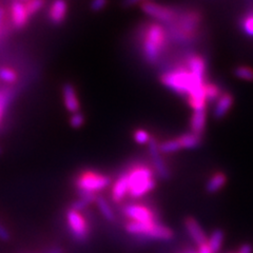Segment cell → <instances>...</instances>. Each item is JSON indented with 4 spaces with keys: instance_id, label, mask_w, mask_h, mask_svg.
I'll return each mask as SVG.
<instances>
[{
    "instance_id": "4fadbf2b",
    "label": "cell",
    "mask_w": 253,
    "mask_h": 253,
    "mask_svg": "<svg viewBox=\"0 0 253 253\" xmlns=\"http://www.w3.org/2000/svg\"><path fill=\"white\" fill-rule=\"evenodd\" d=\"M61 92H62L63 106H65L68 112L70 114L81 112V109H82L81 99H79V95L77 93L75 86L72 84L67 83L63 84Z\"/></svg>"
},
{
    "instance_id": "74e56055",
    "label": "cell",
    "mask_w": 253,
    "mask_h": 253,
    "mask_svg": "<svg viewBox=\"0 0 253 253\" xmlns=\"http://www.w3.org/2000/svg\"><path fill=\"white\" fill-rule=\"evenodd\" d=\"M46 253H63V250L60 247L55 246V247H52L50 250H47Z\"/></svg>"
},
{
    "instance_id": "83f0119b",
    "label": "cell",
    "mask_w": 253,
    "mask_h": 253,
    "mask_svg": "<svg viewBox=\"0 0 253 253\" xmlns=\"http://www.w3.org/2000/svg\"><path fill=\"white\" fill-rule=\"evenodd\" d=\"M133 140L139 146H148L149 142L151 141L153 135L148 130L144 128H137L133 131L132 134Z\"/></svg>"
},
{
    "instance_id": "ac0fdd59",
    "label": "cell",
    "mask_w": 253,
    "mask_h": 253,
    "mask_svg": "<svg viewBox=\"0 0 253 253\" xmlns=\"http://www.w3.org/2000/svg\"><path fill=\"white\" fill-rule=\"evenodd\" d=\"M190 132L203 135L207 126V109L193 111L191 117H190Z\"/></svg>"
},
{
    "instance_id": "1f68e13d",
    "label": "cell",
    "mask_w": 253,
    "mask_h": 253,
    "mask_svg": "<svg viewBox=\"0 0 253 253\" xmlns=\"http://www.w3.org/2000/svg\"><path fill=\"white\" fill-rule=\"evenodd\" d=\"M109 0H91L90 9L95 13H99L106 9Z\"/></svg>"
},
{
    "instance_id": "4dcf8cb0",
    "label": "cell",
    "mask_w": 253,
    "mask_h": 253,
    "mask_svg": "<svg viewBox=\"0 0 253 253\" xmlns=\"http://www.w3.org/2000/svg\"><path fill=\"white\" fill-rule=\"evenodd\" d=\"M70 126H72L73 129H81L84 126L85 124V117L84 115L81 112H76L70 115V120H69Z\"/></svg>"
},
{
    "instance_id": "4316f807",
    "label": "cell",
    "mask_w": 253,
    "mask_h": 253,
    "mask_svg": "<svg viewBox=\"0 0 253 253\" xmlns=\"http://www.w3.org/2000/svg\"><path fill=\"white\" fill-rule=\"evenodd\" d=\"M233 75L244 82H253V68L247 65L236 66L233 69Z\"/></svg>"
},
{
    "instance_id": "e0dca14e",
    "label": "cell",
    "mask_w": 253,
    "mask_h": 253,
    "mask_svg": "<svg viewBox=\"0 0 253 253\" xmlns=\"http://www.w3.org/2000/svg\"><path fill=\"white\" fill-rule=\"evenodd\" d=\"M128 178H126V172L123 171L112 183V187H111V199L116 204L122 203L128 196Z\"/></svg>"
},
{
    "instance_id": "5b68a950",
    "label": "cell",
    "mask_w": 253,
    "mask_h": 253,
    "mask_svg": "<svg viewBox=\"0 0 253 253\" xmlns=\"http://www.w3.org/2000/svg\"><path fill=\"white\" fill-rule=\"evenodd\" d=\"M110 185H112L111 177L107 174L96 170H83L75 177V187L78 191V195H97V193L104 191Z\"/></svg>"
},
{
    "instance_id": "d6a6232c",
    "label": "cell",
    "mask_w": 253,
    "mask_h": 253,
    "mask_svg": "<svg viewBox=\"0 0 253 253\" xmlns=\"http://www.w3.org/2000/svg\"><path fill=\"white\" fill-rule=\"evenodd\" d=\"M90 205L89 202H86L85 200L82 199V197H79V200L75 201L72 203V205H71V209H73L75 211H78V212H82L84 211L88 206Z\"/></svg>"
},
{
    "instance_id": "e575fe53",
    "label": "cell",
    "mask_w": 253,
    "mask_h": 253,
    "mask_svg": "<svg viewBox=\"0 0 253 253\" xmlns=\"http://www.w3.org/2000/svg\"><path fill=\"white\" fill-rule=\"evenodd\" d=\"M148 1H154V0H124V5L126 7H131L134 5H140L141 3Z\"/></svg>"
},
{
    "instance_id": "9a60e30c",
    "label": "cell",
    "mask_w": 253,
    "mask_h": 253,
    "mask_svg": "<svg viewBox=\"0 0 253 253\" xmlns=\"http://www.w3.org/2000/svg\"><path fill=\"white\" fill-rule=\"evenodd\" d=\"M69 14L67 0H54L47 10V18L54 26H60L66 21Z\"/></svg>"
},
{
    "instance_id": "2e32d148",
    "label": "cell",
    "mask_w": 253,
    "mask_h": 253,
    "mask_svg": "<svg viewBox=\"0 0 253 253\" xmlns=\"http://www.w3.org/2000/svg\"><path fill=\"white\" fill-rule=\"evenodd\" d=\"M185 228L190 236V239L192 240V242L197 247H200L202 245L207 243V235H206L199 221L194 217H187L185 219Z\"/></svg>"
},
{
    "instance_id": "ffe728a7",
    "label": "cell",
    "mask_w": 253,
    "mask_h": 253,
    "mask_svg": "<svg viewBox=\"0 0 253 253\" xmlns=\"http://www.w3.org/2000/svg\"><path fill=\"white\" fill-rule=\"evenodd\" d=\"M228 177L226 173L221 171H216L212 174L210 178L208 179L207 184H206V190L208 193H216L223 189L227 184Z\"/></svg>"
},
{
    "instance_id": "8fae6325",
    "label": "cell",
    "mask_w": 253,
    "mask_h": 253,
    "mask_svg": "<svg viewBox=\"0 0 253 253\" xmlns=\"http://www.w3.org/2000/svg\"><path fill=\"white\" fill-rule=\"evenodd\" d=\"M148 150L150 158H151L152 162V168L156 175L164 180L169 179L171 175L170 170L164 160V155L160 152V149H158V140L154 137V135L151 141L149 142Z\"/></svg>"
},
{
    "instance_id": "ab89813d",
    "label": "cell",
    "mask_w": 253,
    "mask_h": 253,
    "mask_svg": "<svg viewBox=\"0 0 253 253\" xmlns=\"http://www.w3.org/2000/svg\"><path fill=\"white\" fill-rule=\"evenodd\" d=\"M15 1H19V2H22V3H26V2L29 1V0H15Z\"/></svg>"
},
{
    "instance_id": "f546056e",
    "label": "cell",
    "mask_w": 253,
    "mask_h": 253,
    "mask_svg": "<svg viewBox=\"0 0 253 253\" xmlns=\"http://www.w3.org/2000/svg\"><path fill=\"white\" fill-rule=\"evenodd\" d=\"M44 3H45V0H29L28 2L25 3L31 18L42 10Z\"/></svg>"
},
{
    "instance_id": "d590c367",
    "label": "cell",
    "mask_w": 253,
    "mask_h": 253,
    "mask_svg": "<svg viewBox=\"0 0 253 253\" xmlns=\"http://www.w3.org/2000/svg\"><path fill=\"white\" fill-rule=\"evenodd\" d=\"M237 253H253V247L249 244H244L237 250Z\"/></svg>"
},
{
    "instance_id": "d4e9b609",
    "label": "cell",
    "mask_w": 253,
    "mask_h": 253,
    "mask_svg": "<svg viewBox=\"0 0 253 253\" xmlns=\"http://www.w3.org/2000/svg\"><path fill=\"white\" fill-rule=\"evenodd\" d=\"M223 92H224L223 89H221V86L218 84L214 82H210V81L206 82L205 93H206V97H207V100H208V104H213V102H215Z\"/></svg>"
},
{
    "instance_id": "7c38bea8",
    "label": "cell",
    "mask_w": 253,
    "mask_h": 253,
    "mask_svg": "<svg viewBox=\"0 0 253 253\" xmlns=\"http://www.w3.org/2000/svg\"><path fill=\"white\" fill-rule=\"evenodd\" d=\"M9 20L11 28L14 30H23L31 20V16L27 10L25 3L12 0L9 9Z\"/></svg>"
},
{
    "instance_id": "484cf974",
    "label": "cell",
    "mask_w": 253,
    "mask_h": 253,
    "mask_svg": "<svg viewBox=\"0 0 253 253\" xmlns=\"http://www.w3.org/2000/svg\"><path fill=\"white\" fill-rule=\"evenodd\" d=\"M96 205H97V208L99 210V212L101 213V215L104 216L108 221H115L116 219V215L115 213L111 207L109 202L105 199L104 196H98L97 195V199H96Z\"/></svg>"
},
{
    "instance_id": "f1b7e54d",
    "label": "cell",
    "mask_w": 253,
    "mask_h": 253,
    "mask_svg": "<svg viewBox=\"0 0 253 253\" xmlns=\"http://www.w3.org/2000/svg\"><path fill=\"white\" fill-rule=\"evenodd\" d=\"M10 101H11L10 90H0V125L2 123L4 113L7 107H9Z\"/></svg>"
},
{
    "instance_id": "f35d334b",
    "label": "cell",
    "mask_w": 253,
    "mask_h": 253,
    "mask_svg": "<svg viewBox=\"0 0 253 253\" xmlns=\"http://www.w3.org/2000/svg\"><path fill=\"white\" fill-rule=\"evenodd\" d=\"M181 253H197V251H195L192 248H188V249H186L184 252H181Z\"/></svg>"
},
{
    "instance_id": "836d02e7",
    "label": "cell",
    "mask_w": 253,
    "mask_h": 253,
    "mask_svg": "<svg viewBox=\"0 0 253 253\" xmlns=\"http://www.w3.org/2000/svg\"><path fill=\"white\" fill-rule=\"evenodd\" d=\"M10 239H11V234L9 230H7V229L0 223V241L7 242L10 241Z\"/></svg>"
},
{
    "instance_id": "60d3db41",
    "label": "cell",
    "mask_w": 253,
    "mask_h": 253,
    "mask_svg": "<svg viewBox=\"0 0 253 253\" xmlns=\"http://www.w3.org/2000/svg\"><path fill=\"white\" fill-rule=\"evenodd\" d=\"M3 35H2V33H1V32H0V38H1Z\"/></svg>"
},
{
    "instance_id": "d6986e66",
    "label": "cell",
    "mask_w": 253,
    "mask_h": 253,
    "mask_svg": "<svg viewBox=\"0 0 253 253\" xmlns=\"http://www.w3.org/2000/svg\"><path fill=\"white\" fill-rule=\"evenodd\" d=\"M203 135H199L192 132H187L180 134L179 136L176 137L178 144L181 150H193L200 148L203 144Z\"/></svg>"
},
{
    "instance_id": "8992f818",
    "label": "cell",
    "mask_w": 253,
    "mask_h": 253,
    "mask_svg": "<svg viewBox=\"0 0 253 253\" xmlns=\"http://www.w3.org/2000/svg\"><path fill=\"white\" fill-rule=\"evenodd\" d=\"M126 231L131 235L142 237V239L152 241H171L174 236L171 228L164 225L161 221H152V223H136L129 220L126 224Z\"/></svg>"
},
{
    "instance_id": "b9f144b4",
    "label": "cell",
    "mask_w": 253,
    "mask_h": 253,
    "mask_svg": "<svg viewBox=\"0 0 253 253\" xmlns=\"http://www.w3.org/2000/svg\"><path fill=\"white\" fill-rule=\"evenodd\" d=\"M235 253H237V252H235Z\"/></svg>"
},
{
    "instance_id": "8d00e7d4",
    "label": "cell",
    "mask_w": 253,
    "mask_h": 253,
    "mask_svg": "<svg viewBox=\"0 0 253 253\" xmlns=\"http://www.w3.org/2000/svg\"><path fill=\"white\" fill-rule=\"evenodd\" d=\"M197 253H212V252L210 251L207 243H206V244H204V245H202V246L199 247V250H197Z\"/></svg>"
},
{
    "instance_id": "603a6c76",
    "label": "cell",
    "mask_w": 253,
    "mask_h": 253,
    "mask_svg": "<svg viewBox=\"0 0 253 253\" xmlns=\"http://www.w3.org/2000/svg\"><path fill=\"white\" fill-rule=\"evenodd\" d=\"M158 149H160V152L163 155L177 153L181 150L176 137L168 138V139H165V140H162V141H158Z\"/></svg>"
},
{
    "instance_id": "277c9868",
    "label": "cell",
    "mask_w": 253,
    "mask_h": 253,
    "mask_svg": "<svg viewBox=\"0 0 253 253\" xmlns=\"http://www.w3.org/2000/svg\"><path fill=\"white\" fill-rule=\"evenodd\" d=\"M128 178V196L141 199L156 188L155 172L152 166L144 163H135L125 170Z\"/></svg>"
},
{
    "instance_id": "30bf717a",
    "label": "cell",
    "mask_w": 253,
    "mask_h": 253,
    "mask_svg": "<svg viewBox=\"0 0 253 253\" xmlns=\"http://www.w3.org/2000/svg\"><path fill=\"white\" fill-rule=\"evenodd\" d=\"M181 60H183L186 68L194 77L201 79V81H208V62L203 54L188 52Z\"/></svg>"
},
{
    "instance_id": "ba28073f",
    "label": "cell",
    "mask_w": 253,
    "mask_h": 253,
    "mask_svg": "<svg viewBox=\"0 0 253 253\" xmlns=\"http://www.w3.org/2000/svg\"><path fill=\"white\" fill-rule=\"evenodd\" d=\"M69 231L76 242L84 243L89 239L90 226L81 212L69 209L66 213Z\"/></svg>"
},
{
    "instance_id": "44dd1931",
    "label": "cell",
    "mask_w": 253,
    "mask_h": 253,
    "mask_svg": "<svg viewBox=\"0 0 253 253\" xmlns=\"http://www.w3.org/2000/svg\"><path fill=\"white\" fill-rule=\"evenodd\" d=\"M239 27L244 35L253 38V7H250L241 16Z\"/></svg>"
},
{
    "instance_id": "3957f363",
    "label": "cell",
    "mask_w": 253,
    "mask_h": 253,
    "mask_svg": "<svg viewBox=\"0 0 253 253\" xmlns=\"http://www.w3.org/2000/svg\"><path fill=\"white\" fill-rule=\"evenodd\" d=\"M160 81L166 88L185 98L191 93L202 89L207 82L194 77L186 68L183 60L165 70L160 75Z\"/></svg>"
},
{
    "instance_id": "6da1fadb",
    "label": "cell",
    "mask_w": 253,
    "mask_h": 253,
    "mask_svg": "<svg viewBox=\"0 0 253 253\" xmlns=\"http://www.w3.org/2000/svg\"><path fill=\"white\" fill-rule=\"evenodd\" d=\"M203 21L204 15L200 9L178 7L175 21L166 27L170 42L186 46L195 43L201 36Z\"/></svg>"
},
{
    "instance_id": "52a82bcc",
    "label": "cell",
    "mask_w": 253,
    "mask_h": 253,
    "mask_svg": "<svg viewBox=\"0 0 253 253\" xmlns=\"http://www.w3.org/2000/svg\"><path fill=\"white\" fill-rule=\"evenodd\" d=\"M140 10L152 21L162 23L167 27L175 21L177 17V6H171L167 4L158 3L156 1H148L141 3Z\"/></svg>"
},
{
    "instance_id": "5bb4252c",
    "label": "cell",
    "mask_w": 253,
    "mask_h": 253,
    "mask_svg": "<svg viewBox=\"0 0 253 253\" xmlns=\"http://www.w3.org/2000/svg\"><path fill=\"white\" fill-rule=\"evenodd\" d=\"M235 97L231 92L224 91L221 93L220 96L217 98V100L214 102V108H213V117L216 121L223 120L224 117L228 115L231 109L234 106Z\"/></svg>"
},
{
    "instance_id": "9c48e42d",
    "label": "cell",
    "mask_w": 253,
    "mask_h": 253,
    "mask_svg": "<svg viewBox=\"0 0 253 253\" xmlns=\"http://www.w3.org/2000/svg\"><path fill=\"white\" fill-rule=\"evenodd\" d=\"M123 213L126 218H129L131 221H136V223L146 224L158 220L155 212L149 206L141 203L126 204L123 209Z\"/></svg>"
},
{
    "instance_id": "cb8c5ba5",
    "label": "cell",
    "mask_w": 253,
    "mask_h": 253,
    "mask_svg": "<svg viewBox=\"0 0 253 253\" xmlns=\"http://www.w3.org/2000/svg\"><path fill=\"white\" fill-rule=\"evenodd\" d=\"M225 239V234L224 232L219 230V229H216V230L213 231L211 235L208 237L207 240V245L212 253H217L221 249V246H223Z\"/></svg>"
},
{
    "instance_id": "7402d4cb",
    "label": "cell",
    "mask_w": 253,
    "mask_h": 253,
    "mask_svg": "<svg viewBox=\"0 0 253 253\" xmlns=\"http://www.w3.org/2000/svg\"><path fill=\"white\" fill-rule=\"evenodd\" d=\"M0 81L9 85L17 84L19 81L18 71L10 66L0 67Z\"/></svg>"
},
{
    "instance_id": "7a4b0ae2",
    "label": "cell",
    "mask_w": 253,
    "mask_h": 253,
    "mask_svg": "<svg viewBox=\"0 0 253 253\" xmlns=\"http://www.w3.org/2000/svg\"><path fill=\"white\" fill-rule=\"evenodd\" d=\"M139 43L145 61L150 66H155L169 47L168 31L162 23L149 21L140 29Z\"/></svg>"
}]
</instances>
